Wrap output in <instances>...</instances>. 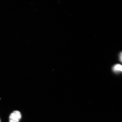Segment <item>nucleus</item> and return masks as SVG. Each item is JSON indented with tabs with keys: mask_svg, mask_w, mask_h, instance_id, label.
Returning <instances> with one entry per match:
<instances>
[{
	"mask_svg": "<svg viewBox=\"0 0 122 122\" xmlns=\"http://www.w3.org/2000/svg\"><path fill=\"white\" fill-rule=\"evenodd\" d=\"M22 117L20 112L18 111H13L10 114L9 122H19Z\"/></svg>",
	"mask_w": 122,
	"mask_h": 122,
	"instance_id": "1",
	"label": "nucleus"
},
{
	"mask_svg": "<svg viewBox=\"0 0 122 122\" xmlns=\"http://www.w3.org/2000/svg\"><path fill=\"white\" fill-rule=\"evenodd\" d=\"M122 66L119 64H117L113 67L112 70L114 72L119 73L122 71Z\"/></svg>",
	"mask_w": 122,
	"mask_h": 122,
	"instance_id": "2",
	"label": "nucleus"
},
{
	"mask_svg": "<svg viewBox=\"0 0 122 122\" xmlns=\"http://www.w3.org/2000/svg\"><path fill=\"white\" fill-rule=\"evenodd\" d=\"M119 59H120V60L121 62L122 61V53L121 52L120 53V54L119 55Z\"/></svg>",
	"mask_w": 122,
	"mask_h": 122,
	"instance_id": "3",
	"label": "nucleus"
},
{
	"mask_svg": "<svg viewBox=\"0 0 122 122\" xmlns=\"http://www.w3.org/2000/svg\"></svg>",
	"mask_w": 122,
	"mask_h": 122,
	"instance_id": "4",
	"label": "nucleus"
}]
</instances>
